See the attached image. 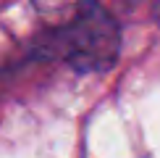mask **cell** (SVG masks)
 Here are the masks:
<instances>
[{
    "label": "cell",
    "instance_id": "1",
    "mask_svg": "<svg viewBox=\"0 0 160 158\" xmlns=\"http://www.w3.org/2000/svg\"><path fill=\"white\" fill-rule=\"evenodd\" d=\"M63 55L79 69H105L113 66L118 50V32L108 13L87 8L71 26L63 29Z\"/></svg>",
    "mask_w": 160,
    "mask_h": 158
}]
</instances>
